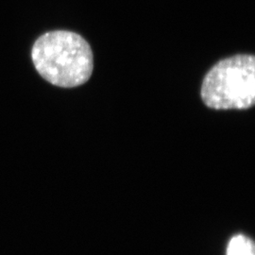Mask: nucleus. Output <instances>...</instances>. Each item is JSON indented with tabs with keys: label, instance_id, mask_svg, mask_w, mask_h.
<instances>
[{
	"label": "nucleus",
	"instance_id": "7ed1b4c3",
	"mask_svg": "<svg viewBox=\"0 0 255 255\" xmlns=\"http://www.w3.org/2000/svg\"><path fill=\"white\" fill-rule=\"evenodd\" d=\"M227 255H255V244L250 237L237 235L229 242Z\"/></svg>",
	"mask_w": 255,
	"mask_h": 255
},
{
	"label": "nucleus",
	"instance_id": "f03ea898",
	"mask_svg": "<svg viewBox=\"0 0 255 255\" xmlns=\"http://www.w3.org/2000/svg\"><path fill=\"white\" fill-rule=\"evenodd\" d=\"M201 96L211 109L245 110L254 106L255 56L239 54L219 61L204 77Z\"/></svg>",
	"mask_w": 255,
	"mask_h": 255
},
{
	"label": "nucleus",
	"instance_id": "f257e3e1",
	"mask_svg": "<svg viewBox=\"0 0 255 255\" xmlns=\"http://www.w3.org/2000/svg\"><path fill=\"white\" fill-rule=\"evenodd\" d=\"M32 63L46 82L72 88L91 77L94 56L87 41L68 30L48 31L39 37L31 49Z\"/></svg>",
	"mask_w": 255,
	"mask_h": 255
}]
</instances>
